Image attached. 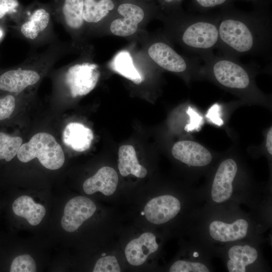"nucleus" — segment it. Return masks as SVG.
<instances>
[{"label": "nucleus", "instance_id": "obj_21", "mask_svg": "<svg viewBox=\"0 0 272 272\" xmlns=\"http://www.w3.org/2000/svg\"><path fill=\"white\" fill-rule=\"evenodd\" d=\"M230 259L227 267L230 272H245L246 265L253 263L257 259L256 250L249 245H236L231 247L228 252Z\"/></svg>", "mask_w": 272, "mask_h": 272}, {"label": "nucleus", "instance_id": "obj_31", "mask_svg": "<svg viewBox=\"0 0 272 272\" xmlns=\"http://www.w3.org/2000/svg\"><path fill=\"white\" fill-rule=\"evenodd\" d=\"M186 112L190 116V121L189 124L186 126L185 129L187 131H190L194 129L195 127H198L201 118L195 112L193 111L191 107L188 108Z\"/></svg>", "mask_w": 272, "mask_h": 272}, {"label": "nucleus", "instance_id": "obj_20", "mask_svg": "<svg viewBox=\"0 0 272 272\" xmlns=\"http://www.w3.org/2000/svg\"><path fill=\"white\" fill-rule=\"evenodd\" d=\"M118 167L124 177L132 174L142 178L147 174V169L138 162L134 148L129 145H122L119 148Z\"/></svg>", "mask_w": 272, "mask_h": 272}, {"label": "nucleus", "instance_id": "obj_30", "mask_svg": "<svg viewBox=\"0 0 272 272\" xmlns=\"http://www.w3.org/2000/svg\"><path fill=\"white\" fill-rule=\"evenodd\" d=\"M196 7L201 11L208 10L220 6H225L232 0H192Z\"/></svg>", "mask_w": 272, "mask_h": 272}, {"label": "nucleus", "instance_id": "obj_8", "mask_svg": "<svg viewBox=\"0 0 272 272\" xmlns=\"http://www.w3.org/2000/svg\"><path fill=\"white\" fill-rule=\"evenodd\" d=\"M97 64L76 63L66 67L64 82L73 98L86 95L96 86L100 77Z\"/></svg>", "mask_w": 272, "mask_h": 272}, {"label": "nucleus", "instance_id": "obj_23", "mask_svg": "<svg viewBox=\"0 0 272 272\" xmlns=\"http://www.w3.org/2000/svg\"><path fill=\"white\" fill-rule=\"evenodd\" d=\"M114 68L119 74L133 83L137 85L141 84L142 77L134 67L128 52L122 51L117 55L114 61Z\"/></svg>", "mask_w": 272, "mask_h": 272}, {"label": "nucleus", "instance_id": "obj_29", "mask_svg": "<svg viewBox=\"0 0 272 272\" xmlns=\"http://www.w3.org/2000/svg\"><path fill=\"white\" fill-rule=\"evenodd\" d=\"M15 107V98L8 95L0 98V120L9 117L13 112Z\"/></svg>", "mask_w": 272, "mask_h": 272}, {"label": "nucleus", "instance_id": "obj_1", "mask_svg": "<svg viewBox=\"0 0 272 272\" xmlns=\"http://www.w3.org/2000/svg\"><path fill=\"white\" fill-rule=\"evenodd\" d=\"M271 28L269 15L226 8L219 15L217 48L222 56L236 60L247 55H269Z\"/></svg>", "mask_w": 272, "mask_h": 272}, {"label": "nucleus", "instance_id": "obj_2", "mask_svg": "<svg viewBox=\"0 0 272 272\" xmlns=\"http://www.w3.org/2000/svg\"><path fill=\"white\" fill-rule=\"evenodd\" d=\"M62 43H53L45 51L30 56L21 66L8 71L0 76V90L20 93L36 84L44 73L48 71L63 55Z\"/></svg>", "mask_w": 272, "mask_h": 272}, {"label": "nucleus", "instance_id": "obj_15", "mask_svg": "<svg viewBox=\"0 0 272 272\" xmlns=\"http://www.w3.org/2000/svg\"><path fill=\"white\" fill-rule=\"evenodd\" d=\"M118 182V176L115 170L105 166L99 169L93 176L88 178L83 183L84 191L87 194L100 191L109 196L115 191Z\"/></svg>", "mask_w": 272, "mask_h": 272}, {"label": "nucleus", "instance_id": "obj_10", "mask_svg": "<svg viewBox=\"0 0 272 272\" xmlns=\"http://www.w3.org/2000/svg\"><path fill=\"white\" fill-rule=\"evenodd\" d=\"M180 208V201L177 198L170 195H164L149 201L144 208V214L150 222L160 225L174 218Z\"/></svg>", "mask_w": 272, "mask_h": 272}, {"label": "nucleus", "instance_id": "obj_7", "mask_svg": "<svg viewBox=\"0 0 272 272\" xmlns=\"http://www.w3.org/2000/svg\"><path fill=\"white\" fill-rule=\"evenodd\" d=\"M148 52L158 65L169 72L188 75L199 73L201 66L198 57L185 58L166 42L159 41L153 43L148 49Z\"/></svg>", "mask_w": 272, "mask_h": 272}, {"label": "nucleus", "instance_id": "obj_22", "mask_svg": "<svg viewBox=\"0 0 272 272\" xmlns=\"http://www.w3.org/2000/svg\"><path fill=\"white\" fill-rule=\"evenodd\" d=\"M114 6L112 0H84L85 23L95 24L100 22L113 10Z\"/></svg>", "mask_w": 272, "mask_h": 272}, {"label": "nucleus", "instance_id": "obj_14", "mask_svg": "<svg viewBox=\"0 0 272 272\" xmlns=\"http://www.w3.org/2000/svg\"><path fill=\"white\" fill-rule=\"evenodd\" d=\"M158 248L156 236L150 232L142 234L130 241L125 249L126 258L129 264L138 266L143 264L148 256Z\"/></svg>", "mask_w": 272, "mask_h": 272}, {"label": "nucleus", "instance_id": "obj_4", "mask_svg": "<svg viewBox=\"0 0 272 272\" xmlns=\"http://www.w3.org/2000/svg\"><path fill=\"white\" fill-rule=\"evenodd\" d=\"M219 15L188 16L180 22L182 44L199 58L213 52L219 41Z\"/></svg>", "mask_w": 272, "mask_h": 272}, {"label": "nucleus", "instance_id": "obj_27", "mask_svg": "<svg viewBox=\"0 0 272 272\" xmlns=\"http://www.w3.org/2000/svg\"><path fill=\"white\" fill-rule=\"evenodd\" d=\"M94 272H119L120 268L116 257L106 256L99 259L94 266Z\"/></svg>", "mask_w": 272, "mask_h": 272}, {"label": "nucleus", "instance_id": "obj_28", "mask_svg": "<svg viewBox=\"0 0 272 272\" xmlns=\"http://www.w3.org/2000/svg\"><path fill=\"white\" fill-rule=\"evenodd\" d=\"M22 12L23 11H20V4L17 0H0V19L7 15H15L19 20Z\"/></svg>", "mask_w": 272, "mask_h": 272}, {"label": "nucleus", "instance_id": "obj_13", "mask_svg": "<svg viewBox=\"0 0 272 272\" xmlns=\"http://www.w3.org/2000/svg\"><path fill=\"white\" fill-rule=\"evenodd\" d=\"M117 11L122 18L113 20L110 27L111 32L115 35L126 37L136 32L139 24L144 18V12L139 6L131 3L120 5Z\"/></svg>", "mask_w": 272, "mask_h": 272}, {"label": "nucleus", "instance_id": "obj_32", "mask_svg": "<svg viewBox=\"0 0 272 272\" xmlns=\"http://www.w3.org/2000/svg\"><path fill=\"white\" fill-rule=\"evenodd\" d=\"M266 149L268 153L272 155V128L269 129L267 132L266 139Z\"/></svg>", "mask_w": 272, "mask_h": 272}, {"label": "nucleus", "instance_id": "obj_17", "mask_svg": "<svg viewBox=\"0 0 272 272\" xmlns=\"http://www.w3.org/2000/svg\"><path fill=\"white\" fill-rule=\"evenodd\" d=\"M248 222L242 219L229 224L215 221L209 227L210 234L215 240L221 242L233 241L244 238L247 233Z\"/></svg>", "mask_w": 272, "mask_h": 272}, {"label": "nucleus", "instance_id": "obj_16", "mask_svg": "<svg viewBox=\"0 0 272 272\" xmlns=\"http://www.w3.org/2000/svg\"><path fill=\"white\" fill-rule=\"evenodd\" d=\"M83 7L84 0H60L56 16L71 33L80 31L84 27Z\"/></svg>", "mask_w": 272, "mask_h": 272}, {"label": "nucleus", "instance_id": "obj_33", "mask_svg": "<svg viewBox=\"0 0 272 272\" xmlns=\"http://www.w3.org/2000/svg\"><path fill=\"white\" fill-rule=\"evenodd\" d=\"M163 1L166 4L171 5L179 3L181 2L182 0H163Z\"/></svg>", "mask_w": 272, "mask_h": 272}, {"label": "nucleus", "instance_id": "obj_9", "mask_svg": "<svg viewBox=\"0 0 272 272\" xmlns=\"http://www.w3.org/2000/svg\"><path fill=\"white\" fill-rule=\"evenodd\" d=\"M96 210L95 203L85 196H78L70 200L65 205L61 220L62 228L68 232L76 231Z\"/></svg>", "mask_w": 272, "mask_h": 272}, {"label": "nucleus", "instance_id": "obj_5", "mask_svg": "<svg viewBox=\"0 0 272 272\" xmlns=\"http://www.w3.org/2000/svg\"><path fill=\"white\" fill-rule=\"evenodd\" d=\"M17 155L23 163L37 158L42 166L50 170L60 168L65 160L62 149L54 137L43 132L35 134L22 144Z\"/></svg>", "mask_w": 272, "mask_h": 272}, {"label": "nucleus", "instance_id": "obj_34", "mask_svg": "<svg viewBox=\"0 0 272 272\" xmlns=\"http://www.w3.org/2000/svg\"><path fill=\"white\" fill-rule=\"evenodd\" d=\"M193 255L194 257H197L198 256V253L197 252H194L193 254Z\"/></svg>", "mask_w": 272, "mask_h": 272}, {"label": "nucleus", "instance_id": "obj_12", "mask_svg": "<svg viewBox=\"0 0 272 272\" xmlns=\"http://www.w3.org/2000/svg\"><path fill=\"white\" fill-rule=\"evenodd\" d=\"M172 154L176 159L189 166L202 167L212 160L210 152L201 144L192 141L177 142L172 148Z\"/></svg>", "mask_w": 272, "mask_h": 272}, {"label": "nucleus", "instance_id": "obj_19", "mask_svg": "<svg viewBox=\"0 0 272 272\" xmlns=\"http://www.w3.org/2000/svg\"><path fill=\"white\" fill-rule=\"evenodd\" d=\"M12 209L15 215L24 218L32 226L38 225L46 214L42 205L35 203L32 197L27 195L17 198L13 202Z\"/></svg>", "mask_w": 272, "mask_h": 272}, {"label": "nucleus", "instance_id": "obj_35", "mask_svg": "<svg viewBox=\"0 0 272 272\" xmlns=\"http://www.w3.org/2000/svg\"><path fill=\"white\" fill-rule=\"evenodd\" d=\"M2 35H3L2 31L0 30V38L2 36Z\"/></svg>", "mask_w": 272, "mask_h": 272}, {"label": "nucleus", "instance_id": "obj_11", "mask_svg": "<svg viewBox=\"0 0 272 272\" xmlns=\"http://www.w3.org/2000/svg\"><path fill=\"white\" fill-rule=\"evenodd\" d=\"M237 169L236 162L232 159H226L220 164L212 188L211 195L214 201L221 203L231 197L233 192L232 182Z\"/></svg>", "mask_w": 272, "mask_h": 272}, {"label": "nucleus", "instance_id": "obj_18", "mask_svg": "<svg viewBox=\"0 0 272 272\" xmlns=\"http://www.w3.org/2000/svg\"><path fill=\"white\" fill-rule=\"evenodd\" d=\"M93 138L92 130L78 122L69 123L62 134L64 144L77 152H84L89 149Z\"/></svg>", "mask_w": 272, "mask_h": 272}, {"label": "nucleus", "instance_id": "obj_25", "mask_svg": "<svg viewBox=\"0 0 272 272\" xmlns=\"http://www.w3.org/2000/svg\"><path fill=\"white\" fill-rule=\"evenodd\" d=\"M36 265L33 258L29 254L16 257L13 260L10 267L11 272H35Z\"/></svg>", "mask_w": 272, "mask_h": 272}, {"label": "nucleus", "instance_id": "obj_24", "mask_svg": "<svg viewBox=\"0 0 272 272\" xmlns=\"http://www.w3.org/2000/svg\"><path fill=\"white\" fill-rule=\"evenodd\" d=\"M22 142L21 137H11L0 132V160L11 161L17 155Z\"/></svg>", "mask_w": 272, "mask_h": 272}, {"label": "nucleus", "instance_id": "obj_6", "mask_svg": "<svg viewBox=\"0 0 272 272\" xmlns=\"http://www.w3.org/2000/svg\"><path fill=\"white\" fill-rule=\"evenodd\" d=\"M22 36L32 43H41L52 36V12L42 5L35 6L23 11L19 20Z\"/></svg>", "mask_w": 272, "mask_h": 272}, {"label": "nucleus", "instance_id": "obj_36", "mask_svg": "<svg viewBox=\"0 0 272 272\" xmlns=\"http://www.w3.org/2000/svg\"><path fill=\"white\" fill-rule=\"evenodd\" d=\"M251 1H258V0H251Z\"/></svg>", "mask_w": 272, "mask_h": 272}, {"label": "nucleus", "instance_id": "obj_3", "mask_svg": "<svg viewBox=\"0 0 272 272\" xmlns=\"http://www.w3.org/2000/svg\"><path fill=\"white\" fill-rule=\"evenodd\" d=\"M203 65L199 73L211 77L222 87L238 92H249L253 89L251 70L238 60L213 52L199 57Z\"/></svg>", "mask_w": 272, "mask_h": 272}, {"label": "nucleus", "instance_id": "obj_26", "mask_svg": "<svg viewBox=\"0 0 272 272\" xmlns=\"http://www.w3.org/2000/svg\"><path fill=\"white\" fill-rule=\"evenodd\" d=\"M170 272H209L207 267L199 262L178 260L175 262L169 269Z\"/></svg>", "mask_w": 272, "mask_h": 272}]
</instances>
